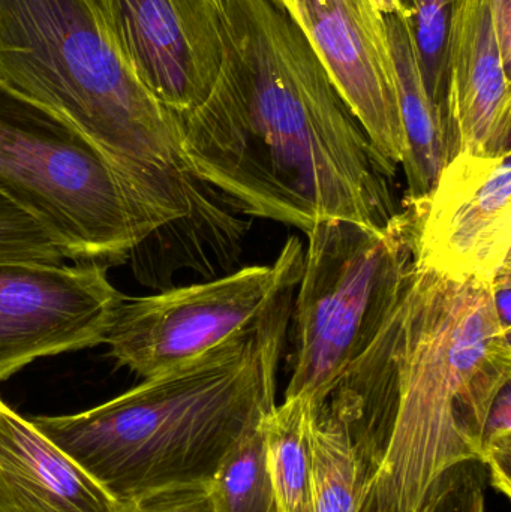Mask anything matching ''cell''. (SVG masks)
I'll use <instances>...</instances> for the list:
<instances>
[{"label":"cell","instance_id":"1","mask_svg":"<svg viewBox=\"0 0 511 512\" xmlns=\"http://www.w3.org/2000/svg\"><path fill=\"white\" fill-rule=\"evenodd\" d=\"M224 50L203 102L177 116L189 170L240 215L308 234L386 228L396 168L372 146L314 48L272 0H224Z\"/></svg>","mask_w":511,"mask_h":512},{"label":"cell","instance_id":"2","mask_svg":"<svg viewBox=\"0 0 511 512\" xmlns=\"http://www.w3.org/2000/svg\"><path fill=\"white\" fill-rule=\"evenodd\" d=\"M0 83L74 123L119 168L171 239L236 221L182 158L176 114L135 77L96 0H0Z\"/></svg>","mask_w":511,"mask_h":512},{"label":"cell","instance_id":"3","mask_svg":"<svg viewBox=\"0 0 511 512\" xmlns=\"http://www.w3.org/2000/svg\"><path fill=\"white\" fill-rule=\"evenodd\" d=\"M296 291L245 333L89 411L32 417L117 502L209 483L275 409Z\"/></svg>","mask_w":511,"mask_h":512},{"label":"cell","instance_id":"4","mask_svg":"<svg viewBox=\"0 0 511 512\" xmlns=\"http://www.w3.org/2000/svg\"><path fill=\"white\" fill-rule=\"evenodd\" d=\"M372 343L389 373L392 426L359 512H417L441 475L477 462L486 414L511 384L510 328L491 288L450 282L413 262Z\"/></svg>","mask_w":511,"mask_h":512},{"label":"cell","instance_id":"5","mask_svg":"<svg viewBox=\"0 0 511 512\" xmlns=\"http://www.w3.org/2000/svg\"><path fill=\"white\" fill-rule=\"evenodd\" d=\"M0 195L74 264L110 268L165 237L119 168L74 123L0 83Z\"/></svg>","mask_w":511,"mask_h":512},{"label":"cell","instance_id":"6","mask_svg":"<svg viewBox=\"0 0 511 512\" xmlns=\"http://www.w3.org/2000/svg\"><path fill=\"white\" fill-rule=\"evenodd\" d=\"M297 285L285 399L321 405L401 300L413 267L408 219L386 228L323 221L308 234Z\"/></svg>","mask_w":511,"mask_h":512},{"label":"cell","instance_id":"7","mask_svg":"<svg viewBox=\"0 0 511 512\" xmlns=\"http://www.w3.org/2000/svg\"><path fill=\"white\" fill-rule=\"evenodd\" d=\"M305 248L290 236L272 264L251 265L195 285L125 298L108 334L110 355L141 378L183 366L257 325L296 291Z\"/></svg>","mask_w":511,"mask_h":512},{"label":"cell","instance_id":"8","mask_svg":"<svg viewBox=\"0 0 511 512\" xmlns=\"http://www.w3.org/2000/svg\"><path fill=\"white\" fill-rule=\"evenodd\" d=\"M511 152H461L405 204L413 262L455 283L491 288L511 270Z\"/></svg>","mask_w":511,"mask_h":512},{"label":"cell","instance_id":"9","mask_svg":"<svg viewBox=\"0 0 511 512\" xmlns=\"http://www.w3.org/2000/svg\"><path fill=\"white\" fill-rule=\"evenodd\" d=\"M99 265L0 259V382L107 340L125 295Z\"/></svg>","mask_w":511,"mask_h":512},{"label":"cell","instance_id":"10","mask_svg":"<svg viewBox=\"0 0 511 512\" xmlns=\"http://www.w3.org/2000/svg\"><path fill=\"white\" fill-rule=\"evenodd\" d=\"M141 86L183 116L209 95L224 50V0H96Z\"/></svg>","mask_w":511,"mask_h":512},{"label":"cell","instance_id":"11","mask_svg":"<svg viewBox=\"0 0 511 512\" xmlns=\"http://www.w3.org/2000/svg\"><path fill=\"white\" fill-rule=\"evenodd\" d=\"M302 30L372 146L398 170L405 137L378 0H272Z\"/></svg>","mask_w":511,"mask_h":512},{"label":"cell","instance_id":"12","mask_svg":"<svg viewBox=\"0 0 511 512\" xmlns=\"http://www.w3.org/2000/svg\"><path fill=\"white\" fill-rule=\"evenodd\" d=\"M444 108L456 155L510 153V69L486 0H459L447 42Z\"/></svg>","mask_w":511,"mask_h":512},{"label":"cell","instance_id":"13","mask_svg":"<svg viewBox=\"0 0 511 512\" xmlns=\"http://www.w3.org/2000/svg\"><path fill=\"white\" fill-rule=\"evenodd\" d=\"M390 417L339 384L312 412V512H359L386 451Z\"/></svg>","mask_w":511,"mask_h":512},{"label":"cell","instance_id":"14","mask_svg":"<svg viewBox=\"0 0 511 512\" xmlns=\"http://www.w3.org/2000/svg\"><path fill=\"white\" fill-rule=\"evenodd\" d=\"M119 502L0 399V512H117Z\"/></svg>","mask_w":511,"mask_h":512},{"label":"cell","instance_id":"15","mask_svg":"<svg viewBox=\"0 0 511 512\" xmlns=\"http://www.w3.org/2000/svg\"><path fill=\"white\" fill-rule=\"evenodd\" d=\"M395 63L396 90L405 137L401 167L407 179L404 203L419 200L434 185L456 152L446 113L432 98L420 68L413 27L398 0H378Z\"/></svg>","mask_w":511,"mask_h":512},{"label":"cell","instance_id":"16","mask_svg":"<svg viewBox=\"0 0 511 512\" xmlns=\"http://www.w3.org/2000/svg\"><path fill=\"white\" fill-rule=\"evenodd\" d=\"M314 408L308 400L293 397L264 418L267 466L278 512H312L309 429Z\"/></svg>","mask_w":511,"mask_h":512},{"label":"cell","instance_id":"17","mask_svg":"<svg viewBox=\"0 0 511 512\" xmlns=\"http://www.w3.org/2000/svg\"><path fill=\"white\" fill-rule=\"evenodd\" d=\"M216 512H278L263 424L225 457L210 480Z\"/></svg>","mask_w":511,"mask_h":512},{"label":"cell","instance_id":"18","mask_svg":"<svg viewBox=\"0 0 511 512\" xmlns=\"http://www.w3.org/2000/svg\"><path fill=\"white\" fill-rule=\"evenodd\" d=\"M458 5L459 0H416L408 12L426 87L444 113L447 42Z\"/></svg>","mask_w":511,"mask_h":512},{"label":"cell","instance_id":"19","mask_svg":"<svg viewBox=\"0 0 511 512\" xmlns=\"http://www.w3.org/2000/svg\"><path fill=\"white\" fill-rule=\"evenodd\" d=\"M0 259L60 265L66 256L41 224L0 195Z\"/></svg>","mask_w":511,"mask_h":512},{"label":"cell","instance_id":"20","mask_svg":"<svg viewBox=\"0 0 511 512\" xmlns=\"http://www.w3.org/2000/svg\"><path fill=\"white\" fill-rule=\"evenodd\" d=\"M477 462L482 463L495 492L511 496V387L495 397L477 438Z\"/></svg>","mask_w":511,"mask_h":512},{"label":"cell","instance_id":"21","mask_svg":"<svg viewBox=\"0 0 511 512\" xmlns=\"http://www.w3.org/2000/svg\"><path fill=\"white\" fill-rule=\"evenodd\" d=\"M486 484L482 463H459L438 478L417 512H486Z\"/></svg>","mask_w":511,"mask_h":512},{"label":"cell","instance_id":"22","mask_svg":"<svg viewBox=\"0 0 511 512\" xmlns=\"http://www.w3.org/2000/svg\"><path fill=\"white\" fill-rule=\"evenodd\" d=\"M117 512H216L209 483L164 487L120 502Z\"/></svg>","mask_w":511,"mask_h":512},{"label":"cell","instance_id":"23","mask_svg":"<svg viewBox=\"0 0 511 512\" xmlns=\"http://www.w3.org/2000/svg\"><path fill=\"white\" fill-rule=\"evenodd\" d=\"M491 12L492 26L503 54L504 63L511 68V0H486Z\"/></svg>","mask_w":511,"mask_h":512},{"label":"cell","instance_id":"24","mask_svg":"<svg viewBox=\"0 0 511 512\" xmlns=\"http://www.w3.org/2000/svg\"><path fill=\"white\" fill-rule=\"evenodd\" d=\"M511 270L504 271L494 285L491 286L492 300H494L495 310L498 318L506 325L511 327Z\"/></svg>","mask_w":511,"mask_h":512},{"label":"cell","instance_id":"25","mask_svg":"<svg viewBox=\"0 0 511 512\" xmlns=\"http://www.w3.org/2000/svg\"><path fill=\"white\" fill-rule=\"evenodd\" d=\"M398 2L401 3L408 12H410L411 9L414 8V5H416V0H398Z\"/></svg>","mask_w":511,"mask_h":512}]
</instances>
